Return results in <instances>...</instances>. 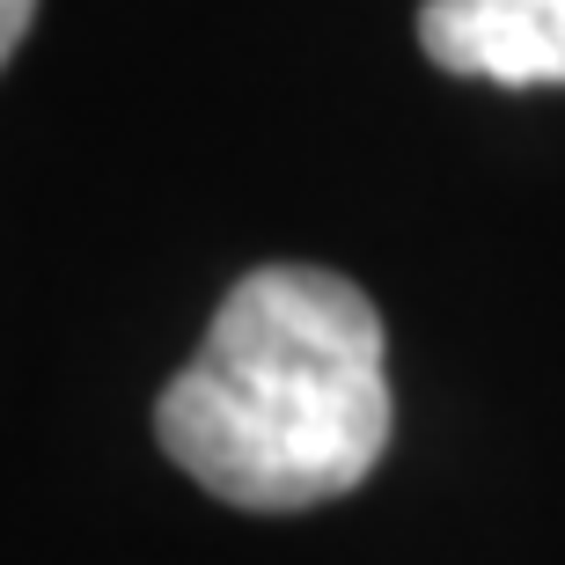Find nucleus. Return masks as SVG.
<instances>
[{
  "label": "nucleus",
  "mask_w": 565,
  "mask_h": 565,
  "mask_svg": "<svg viewBox=\"0 0 565 565\" xmlns=\"http://www.w3.org/2000/svg\"><path fill=\"white\" fill-rule=\"evenodd\" d=\"M390 426L397 404L382 316L323 265L243 273L154 404L169 462L250 514L345 500L382 462Z\"/></svg>",
  "instance_id": "nucleus-1"
},
{
  "label": "nucleus",
  "mask_w": 565,
  "mask_h": 565,
  "mask_svg": "<svg viewBox=\"0 0 565 565\" xmlns=\"http://www.w3.org/2000/svg\"><path fill=\"white\" fill-rule=\"evenodd\" d=\"M30 22H38V0H0V66L15 60V44L30 38Z\"/></svg>",
  "instance_id": "nucleus-3"
},
{
  "label": "nucleus",
  "mask_w": 565,
  "mask_h": 565,
  "mask_svg": "<svg viewBox=\"0 0 565 565\" xmlns=\"http://www.w3.org/2000/svg\"><path fill=\"white\" fill-rule=\"evenodd\" d=\"M419 44L462 82L565 88V0H426Z\"/></svg>",
  "instance_id": "nucleus-2"
}]
</instances>
